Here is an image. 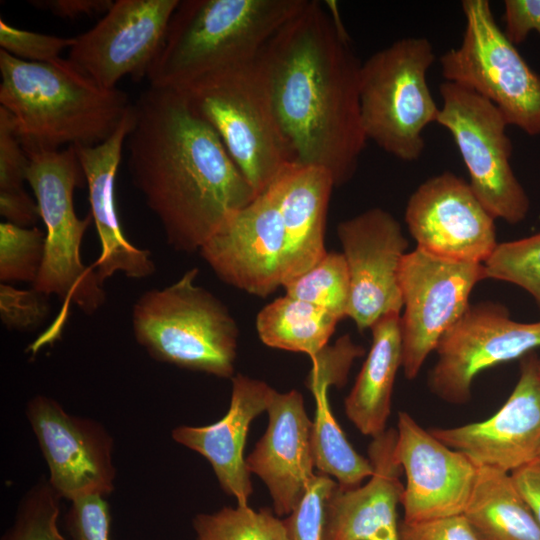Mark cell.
Returning a JSON list of instances; mask_svg holds the SVG:
<instances>
[{"label": "cell", "instance_id": "cell-1", "mask_svg": "<svg viewBox=\"0 0 540 540\" xmlns=\"http://www.w3.org/2000/svg\"><path fill=\"white\" fill-rule=\"evenodd\" d=\"M361 64L341 22L315 0H307L257 57L291 164L326 169L335 187L352 179L367 142Z\"/></svg>", "mask_w": 540, "mask_h": 540}, {"label": "cell", "instance_id": "cell-2", "mask_svg": "<svg viewBox=\"0 0 540 540\" xmlns=\"http://www.w3.org/2000/svg\"><path fill=\"white\" fill-rule=\"evenodd\" d=\"M127 136L132 183L169 246L191 254L258 195L213 127L172 89L149 86Z\"/></svg>", "mask_w": 540, "mask_h": 540}, {"label": "cell", "instance_id": "cell-3", "mask_svg": "<svg viewBox=\"0 0 540 540\" xmlns=\"http://www.w3.org/2000/svg\"><path fill=\"white\" fill-rule=\"evenodd\" d=\"M0 106L13 117L26 152L93 146L131 108L128 95L98 84L69 58L27 62L0 50Z\"/></svg>", "mask_w": 540, "mask_h": 540}, {"label": "cell", "instance_id": "cell-4", "mask_svg": "<svg viewBox=\"0 0 540 540\" xmlns=\"http://www.w3.org/2000/svg\"><path fill=\"white\" fill-rule=\"evenodd\" d=\"M307 0H180L147 79L181 91L251 63Z\"/></svg>", "mask_w": 540, "mask_h": 540}, {"label": "cell", "instance_id": "cell-5", "mask_svg": "<svg viewBox=\"0 0 540 540\" xmlns=\"http://www.w3.org/2000/svg\"><path fill=\"white\" fill-rule=\"evenodd\" d=\"M28 155L27 182L45 226L43 263L32 287L61 302L52 325L31 345L35 354L59 338L72 305L91 315L104 304L106 294L97 272L81 259V244L92 217L79 218L74 209V190L85 183L75 147Z\"/></svg>", "mask_w": 540, "mask_h": 540}, {"label": "cell", "instance_id": "cell-6", "mask_svg": "<svg viewBox=\"0 0 540 540\" xmlns=\"http://www.w3.org/2000/svg\"><path fill=\"white\" fill-rule=\"evenodd\" d=\"M198 268L177 281L144 292L133 304L136 342L155 360L232 378L239 329L227 306L196 284Z\"/></svg>", "mask_w": 540, "mask_h": 540}, {"label": "cell", "instance_id": "cell-7", "mask_svg": "<svg viewBox=\"0 0 540 540\" xmlns=\"http://www.w3.org/2000/svg\"><path fill=\"white\" fill-rule=\"evenodd\" d=\"M435 61L425 37H404L361 64L359 100L367 140L402 161H415L425 149L423 132L436 123L440 108L427 72Z\"/></svg>", "mask_w": 540, "mask_h": 540}, {"label": "cell", "instance_id": "cell-8", "mask_svg": "<svg viewBox=\"0 0 540 540\" xmlns=\"http://www.w3.org/2000/svg\"><path fill=\"white\" fill-rule=\"evenodd\" d=\"M178 92L217 132L257 195L291 164L257 59Z\"/></svg>", "mask_w": 540, "mask_h": 540}, {"label": "cell", "instance_id": "cell-9", "mask_svg": "<svg viewBox=\"0 0 540 540\" xmlns=\"http://www.w3.org/2000/svg\"><path fill=\"white\" fill-rule=\"evenodd\" d=\"M460 45L440 57L445 81L493 103L508 125L540 135V74L524 60L496 22L488 0H463Z\"/></svg>", "mask_w": 540, "mask_h": 540}, {"label": "cell", "instance_id": "cell-10", "mask_svg": "<svg viewBox=\"0 0 540 540\" xmlns=\"http://www.w3.org/2000/svg\"><path fill=\"white\" fill-rule=\"evenodd\" d=\"M437 124L452 135L469 175V185L490 215L509 224L522 222L530 199L516 177L512 141L500 110L462 85L445 81Z\"/></svg>", "mask_w": 540, "mask_h": 540}, {"label": "cell", "instance_id": "cell-11", "mask_svg": "<svg viewBox=\"0 0 540 540\" xmlns=\"http://www.w3.org/2000/svg\"><path fill=\"white\" fill-rule=\"evenodd\" d=\"M483 279V264L446 260L418 248L404 255L399 269L400 329L407 379L418 376L441 337L465 313L474 287Z\"/></svg>", "mask_w": 540, "mask_h": 540}, {"label": "cell", "instance_id": "cell-12", "mask_svg": "<svg viewBox=\"0 0 540 540\" xmlns=\"http://www.w3.org/2000/svg\"><path fill=\"white\" fill-rule=\"evenodd\" d=\"M538 347L540 321H515L507 308L496 302L470 304L439 340L428 387L447 403L464 404L471 399L479 373L522 358Z\"/></svg>", "mask_w": 540, "mask_h": 540}, {"label": "cell", "instance_id": "cell-13", "mask_svg": "<svg viewBox=\"0 0 540 540\" xmlns=\"http://www.w3.org/2000/svg\"><path fill=\"white\" fill-rule=\"evenodd\" d=\"M180 0H116L90 30L74 37L69 59L98 84L147 78Z\"/></svg>", "mask_w": 540, "mask_h": 540}, {"label": "cell", "instance_id": "cell-14", "mask_svg": "<svg viewBox=\"0 0 540 540\" xmlns=\"http://www.w3.org/2000/svg\"><path fill=\"white\" fill-rule=\"evenodd\" d=\"M26 417L47 463L48 481L61 498H105L113 491V438L101 423L72 415L45 395L28 401Z\"/></svg>", "mask_w": 540, "mask_h": 540}, {"label": "cell", "instance_id": "cell-15", "mask_svg": "<svg viewBox=\"0 0 540 540\" xmlns=\"http://www.w3.org/2000/svg\"><path fill=\"white\" fill-rule=\"evenodd\" d=\"M404 219L416 248L442 259L484 264L498 245L495 219L469 183L451 171L415 189Z\"/></svg>", "mask_w": 540, "mask_h": 540}, {"label": "cell", "instance_id": "cell-16", "mask_svg": "<svg viewBox=\"0 0 540 540\" xmlns=\"http://www.w3.org/2000/svg\"><path fill=\"white\" fill-rule=\"evenodd\" d=\"M337 235L350 281L347 317L362 332L381 317L400 313L399 269L409 242L398 220L371 208L341 221Z\"/></svg>", "mask_w": 540, "mask_h": 540}, {"label": "cell", "instance_id": "cell-17", "mask_svg": "<svg viewBox=\"0 0 540 540\" xmlns=\"http://www.w3.org/2000/svg\"><path fill=\"white\" fill-rule=\"evenodd\" d=\"M199 253L220 280L248 294L267 297L282 286L286 238L273 186L233 213Z\"/></svg>", "mask_w": 540, "mask_h": 540}, {"label": "cell", "instance_id": "cell-18", "mask_svg": "<svg viewBox=\"0 0 540 540\" xmlns=\"http://www.w3.org/2000/svg\"><path fill=\"white\" fill-rule=\"evenodd\" d=\"M396 430V457L406 476L402 520L415 523L463 514L478 466L407 412L398 413Z\"/></svg>", "mask_w": 540, "mask_h": 540}, {"label": "cell", "instance_id": "cell-19", "mask_svg": "<svg viewBox=\"0 0 540 540\" xmlns=\"http://www.w3.org/2000/svg\"><path fill=\"white\" fill-rule=\"evenodd\" d=\"M536 357L521 360L520 376L506 402L486 420L430 432L477 466L505 472L533 463L540 449V380Z\"/></svg>", "mask_w": 540, "mask_h": 540}, {"label": "cell", "instance_id": "cell-20", "mask_svg": "<svg viewBox=\"0 0 540 540\" xmlns=\"http://www.w3.org/2000/svg\"><path fill=\"white\" fill-rule=\"evenodd\" d=\"M397 430L386 429L372 438L368 459L373 472L363 486L335 485L326 498L322 540H400L398 505L404 485L396 457Z\"/></svg>", "mask_w": 540, "mask_h": 540}, {"label": "cell", "instance_id": "cell-21", "mask_svg": "<svg viewBox=\"0 0 540 540\" xmlns=\"http://www.w3.org/2000/svg\"><path fill=\"white\" fill-rule=\"evenodd\" d=\"M268 425L246 458L250 473L266 485L274 512L289 515L301 502L316 474L311 450L312 421L302 394L273 390L266 410Z\"/></svg>", "mask_w": 540, "mask_h": 540}, {"label": "cell", "instance_id": "cell-22", "mask_svg": "<svg viewBox=\"0 0 540 540\" xmlns=\"http://www.w3.org/2000/svg\"><path fill=\"white\" fill-rule=\"evenodd\" d=\"M133 123L132 104L108 139L93 146H74L88 189L90 215L100 241L99 256L91 266L103 283L116 273L131 279H145L156 270L150 251L127 239L117 210L116 176Z\"/></svg>", "mask_w": 540, "mask_h": 540}, {"label": "cell", "instance_id": "cell-23", "mask_svg": "<svg viewBox=\"0 0 540 540\" xmlns=\"http://www.w3.org/2000/svg\"><path fill=\"white\" fill-rule=\"evenodd\" d=\"M273 390L264 381L234 375L230 406L223 418L206 426H178L171 432L175 442L207 459L220 487L239 506H247L253 492L244 459L249 426L267 410Z\"/></svg>", "mask_w": 540, "mask_h": 540}, {"label": "cell", "instance_id": "cell-24", "mask_svg": "<svg viewBox=\"0 0 540 540\" xmlns=\"http://www.w3.org/2000/svg\"><path fill=\"white\" fill-rule=\"evenodd\" d=\"M271 185L277 195L286 238L284 284L310 269L327 253L326 215L335 183L324 168L289 164Z\"/></svg>", "mask_w": 540, "mask_h": 540}, {"label": "cell", "instance_id": "cell-25", "mask_svg": "<svg viewBox=\"0 0 540 540\" xmlns=\"http://www.w3.org/2000/svg\"><path fill=\"white\" fill-rule=\"evenodd\" d=\"M370 330V350L344 406L359 432L374 438L386 430L395 378L402 367L400 313L381 317Z\"/></svg>", "mask_w": 540, "mask_h": 540}, {"label": "cell", "instance_id": "cell-26", "mask_svg": "<svg viewBox=\"0 0 540 540\" xmlns=\"http://www.w3.org/2000/svg\"><path fill=\"white\" fill-rule=\"evenodd\" d=\"M463 515L481 540H540V526L509 472L478 466Z\"/></svg>", "mask_w": 540, "mask_h": 540}, {"label": "cell", "instance_id": "cell-27", "mask_svg": "<svg viewBox=\"0 0 540 540\" xmlns=\"http://www.w3.org/2000/svg\"><path fill=\"white\" fill-rule=\"evenodd\" d=\"M339 321L321 307L284 295L259 311L256 329L265 345L311 358L328 345Z\"/></svg>", "mask_w": 540, "mask_h": 540}, {"label": "cell", "instance_id": "cell-28", "mask_svg": "<svg viewBox=\"0 0 540 540\" xmlns=\"http://www.w3.org/2000/svg\"><path fill=\"white\" fill-rule=\"evenodd\" d=\"M316 410L311 428V450L314 466L321 474L336 479L342 489L361 485L372 475L368 458L355 451L331 412L328 389L312 393Z\"/></svg>", "mask_w": 540, "mask_h": 540}, {"label": "cell", "instance_id": "cell-29", "mask_svg": "<svg viewBox=\"0 0 540 540\" xmlns=\"http://www.w3.org/2000/svg\"><path fill=\"white\" fill-rule=\"evenodd\" d=\"M29 162L12 115L0 106V214L22 227H34L40 219L35 199L24 188Z\"/></svg>", "mask_w": 540, "mask_h": 540}, {"label": "cell", "instance_id": "cell-30", "mask_svg": "<svg viewBox=\"0 0 540 540\" xmlns=\"http://www.w3.org/2000/svg\"><path fill=\"white\" fill-rule=\"evenodd\" d=\"M282 287L287 296L321 307L340 320L347 317L350 281L342 253L327 252L314 266Z\"/></svg>", "mask_w": 540, "mask_h": 540}, {"label": "cell", "instance_id": "cell-31", "mask_svg": "<svg viewBox=\"0 0 540 540\" xmlns=\"http://www.w3.org/2000/svg\"><path fill=\"white\" fill-rule=\"evenodd\" d=\"M197 540H290L284 519L268 509L247 506L224 507L194 517Z\"/></svg>", "mask_w": 540, "mask_h": 540}, {"label": "cell", "instance_id": "cell-32", "mask_svg": "<svg viewBox=\"0 0 540 540\" xmlns=\"http://www.w3.org/2000/svg\"><path fill=\"white\" fill-rule=\"evenodd\" d=\"M483 265L487 279L522 288L540 307V232L498 243Z\"/></svg>", "mask_w": 540, "mask_h": 540}, {"label": "cell", "instance_id": "cell-33", "mask_svg": "<svg viewBox=\"0 0 540 540\" xmlns=\"http://www.w3.org/2000/svg\"><path fill=\"white\" fill-rule=\"evenodd\" d=\"M60 499L48 479H40L22 497L1 540H66L58 528Z\"/></svg>", "mask_w": 540, "mask_h": 540}, {"label": "cell", "instance_id": "cell-34", "mask_svg": "<svg viewBox=\"0 0 540 540\" xmlns=\"http://www.w3.org/2000/svg\"><path fill=\"white\" fill-rule=\"evenodd\" d=\"M45 251V232L37 227H22L9 222L0 224V280L35 282Z\"/></svg>", "mask_w": 540, "mask_h": 540}, {"label": "cell", "instance_id": "cell-35", "mask_svg": "<svg viewBox=\"0 0 540 540\" xmlns=\"http://www.w3.org/2000/svg\"><path fill=\"white\" fill-rule=\"evenodd\" d=\"M364 353V348L355 344L349 335L340 337L334 345H326L311 357L312 368L305 381L306 387L314 393L330 386H344L354 360Z\"/></svg>", "mask_w": 540, "mask_h": 540}, {"label": "cell", "instance_id": "cell-36", "mask_svg": "<svg viewBox=\"0 0 540 540\" xmlns=\"http://www.w3.org/2000/svg\"><path fill=\"white\" fill-rule=\"evenodd\" d=\"M48 295L33 287L18 289L10 284L0 285V319L7 329L21 332L38 328L49 316Z\"/></svg>", "mask_w": 540, "mask_h": 540}, {"label": "cell", "instance_id": "cell-37", "mask_svg": "<svg viewBox=\"0 0 540 540\" xmlns=\"http://www.w3.org/2000/svg\"><path fill=\"white\" fill-rule=\"evenodd\" d=\"M74 37H58L17 28L0 19L1 50L35 63L55 61L65 49H70Z\"/></svg>", "mask_w": 540, "mask_h": 540}, {"label": "cell", "instance_id": "cell-38", "mask_svg": "<svg viewBox=\"0 0 540 540\" xmlns=\"http://www.w3.org/2000/svg\"><path fill=\"white\" fill-rule=\"evenodd\" d=\"M336 484L327 475L314 476L301 502L284 519L290 540H322L324 504Z\"/></svg>", "mask_w": 540, "mask_h": 540}, {"label": "cell", "instance_id": "cell-39", "mask_svg": "<svg viewBox=\"0 0 540 540\" xmlns=\"http://www.w3.org/2000/svg\"><path fill=\"white\" fill-rule=\"evenodd\" d=\"M110 512L104 497L89 496L71 502L66 526L72 540H111Z\"/></svg>", "mask_w": 540, "mask_h": 540}, {"label": "cell", "instance_id": "cell-40", "mask_svg": "<svg viewBox=\"0 0 540 540\" xmlns=\"http://www.w3.org/2000/svg\"><path fill=\"white\" fill-rule=\"evenodd\" d=\"M400 540H481L463 514L415 523L400 521Z\"/></svg>", "mask_w": 540, "mask_h": 540}, {"label": "cell", "instance_id": "cell-41", "mask_svg": "<svg viewBox=\"0 0 540 540\" xmlns=\"http://www.w3.org/2000/svg\"><path fill=\"white\" fill-rule=\"evenodd\" d=\"M504 22V34L515 46L532 31L540 35V0H505Z\"/></svg>", "mask_w": 540, "mask_h": 540}, {"label": "cell", "instance_id": "cell-42", "mask_svg": "<svg viewBox=\"0 0 540 540\" xmlns=\"http://www.w3.org/2000/svg\"><path fill=\"white\" fill-rule=\"evenodd\" d=\"M29 3L63 19L106 14L112 7V0H35Z\"/></svg>", "mask_w": 540, "mask_h": 540}, {"label": "cell", "instance_id": "cell-43", "mask_svg": "<svg viewBox=\"0 0 540 540\" xmlns=\"http://www.w3.org/2000/svg\"><path fill=\"white\" fill-rule=\"evenodd\" d=\"M511 475L540 526V465L533 462Z\"/></svg>", "mask_w": 540, "mask_h": 540}, {"label": "cell", "instance_id": "cell-44", "mask_svg": "<svg viewBox=\"0 0 540 540\" xmlns=\"http://www.w3.org/2000/svg\"><path fill=\"white\" fill-rule=\"evenodd\" d=\"M536 370H537V375L539 377V380H540V358L536 357Z\"/></svg>", "mask_w": 540, "mask_h": 540}, {"label": "cell", "instance_id": "cell-45", "mask_svg": "<svg viewBox=\"0 0 540 540\" xmlns=\"http://www.w3.org/2000/svg\"><path fill=\"white\" fill-rule=\"evenodd\" d=\"M534 462H537V463L540 465V449H539V451H538L536 460H535Z\"/></svg>", "mask_w": 540, "mask_h": 540}]
</instances>
